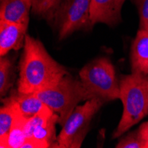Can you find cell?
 Wrapping results in <instances>:
<instances>
[{"label": "cell", "instance_id": "obj_1", "mask_svg": "<svg viewBox=\"0 0 148 148\" xmlns=\"http://www.w3.org/2000/svg\"><path fill=\"white\" fill-rule=\"evenodd\" d=\"M17 90L36 93L55 86L69 72L53 60L38 39L27 35L19 65Z\"/></svg>", "mask_w": 148, "mask_h": 148}, {"label": "cell", "instance_id": "obj_2", "mask_svg": "<svg viewBox=\"0 0 148 148\" xmlns=\"http://www.w3.org/2000/svg\"><path fill=\"white\" fill-rule=\"evenodd\" d=\"M119 82L123 112L113 138L123 136L148 115V74L131 73L122 75Z\"/></svg>", "mask_w": 148, "mask_h": 148}, {"label": "cell", "instance_id": "obj_3", "mask_svg": "<svg viewBox=\"0 0 148 148\" xmlns=\"http://www.w3.org/2000/svg\"><path fill=\"white\" fill-rule=\"evenodd\" d=\"M46 106L59 114V124L64 125L79 103L93 99L80 78L69 73L51 88L36 93Z\"/></svg>", "mask_w": 148, "mask_h": 148}, {"label": "cell", "instance_id": "obj_4", "mask_svg": "<svg viewBox=\"0 0 148 148\" xmlns=\"http://www.w3.org/2000/svg\"><path fill=\"white\" fill-rule=\"evenodd\" d=\"M79 78L93 99L104 103L120 99V82L107 58H97L87 63L81 69Z\"/></svg>", "mask_w": 148, "mask_h": 148}, {"label": "cell", "instance_id": "obj_5", "mask_svg": "<svg viewBox=\"0 0 148 148\" xmlns=\"http://www.w3.org/2000/svg\"><path fill=\"white\" fill-rule=\"evenodd\" d=\"M105 103L99 99H91L78 105L62 126L57 138V147L80 148L90 128V123Z\"/></svg>", "mask_w": 148, "mask_h": 148}, {"label": "cell", "instance_id": "obj_6", "mask_svg": "<svg viewBox=\"0 0 148 148\" xmlns=\"http://www.w3.org/2000/svg\"><path fill=\"white\" fill-rule=\"evenodd\" d=\"M91 2L92 0H62L51 21L60 40L75 31L91 29Z\"/></svg>", "mask_w": 148, "mask_h": 148}, {"label": "cell", "instance_id": "obj_7", "mask_svg": "<svg viewBox=\"0 0 148 148\" xmlns=\"http://www.w3.org/2000/svg\"><path fill=\"white\" fill-rule=\"evenodd\" d=\"M29 23L0 21V56L24 46Z\"/></svg>", "mask_w": 148, "mask_h": 148}, {"label": "cell", "instance_id": "obj_8", "mask_svg": "<svg viewBox=\"0 0 148 148\" xmlns=\"http://www.w3.org/2000/svg\"><path fill=\"white\" fill-rule=\"evenodd\" d=\"M125 0H92L90 20L94 26L104 23L110 27L117 25L122 19V8Z\"/></svg>", "mask_w": 148, "mask_h": 148}, {"label": "cell", "instance_id": "obj_9", "mask_svg": "<svg viewBox=\"0 0 148 148\" xmlns=\"http://www.w3.org/2000/svg\"><path fill=\"white\" fill-rule=\"evenodd\" d=\"M131 72L148 74V31L139 29L130 50Z\"/></svg>", "mask_w": 148, "mask_h": 148}, {"label": "cell", "instance_id": "obj_10", "mask_svg": "<svg viewBox=\"0 0 148 148\" xmlns=\"http://www.w3.org/2000/svg\"><path fill=\"white\" fill-rule=\"evenodd\" d=\"M31 0H0V21L29 23Z\"/></svg>", "mask_w": 148, "mask_h": 148}, {"label": "cell", "instance_id": "obj_11", "mask_svg": "<svg viewBox=\"0 0 148 148\" xmlns=\"http://www.w3.org/2000/svg\"><path fill=\"white\" fill-rule=\"evenodd\" d=\"M9 97L15 101L21 113L28 119L39 113L45 106L36 93H21L16 89L10 90Z\"/></svg>", "mask_w": 148, "mask_h": 148}, {"label": "cell", "instance_id": "obj_12", "mask_svg": "<svg viewBox=\"0 0 148 148\" xmlns=\"http://www.w3.org/2000/svg\"><path fill=\"white\" fill-rule=\"evenodd\" d=\"M59 114L54 113L43 125L34 131L33 136L29 138L36 141L38 148L57 147L55 124L59 123Z\"/></svg>", "mask_w": 148, "mask_h": 148}, {"label": "cell", "instance_id": "obj_13", "mask_svg": "<svg viewBox=\"0 0 148 148\" xmlns=\"http://www.w3.org/2000/svg\"><path fill=\"white\" fill-rule=\"evenodd\" d=\"M18 106L9 96L4 98L3 106L0 108V147L5 148L11 128L14 122Z\"/></svg>", "mask_w": 148, "mask_h": 148}, {"label": "cell", "instance_id": "obj_14", "mask_svg": "<svg viewBox=\"0 0 148 148\" xmlns=\"http://www.w3.org/2000/svg\"><path fill=\"white\" fill-rule=\"evenodd\" d=\"M16 56L6 54L0 58V95L6 97L10 92L15 78Z\"/></svg>", "mask_w": 148, "mask_h": 148}, {"label": "cell", "instance_id": "obj_15", "mask_svg": "<svg viewBox=\"0 0 148 148\" xmlns=\"http://www.w3.org/2000/svg\"><path fill=\"white\" fill-rule=\"evenodd\" d=\"M28 118H26L20 111L16 114L14 122L11 128L5 148H21L22 145L27 139L26 137V123Z\"/></svg>", "mask_w": 148, "mask_h": 148}, {"label": "cell", "instance_id": "obj_16", "mask_svg": "<svg viewBox=\"0 0 148 148\" xmlns=\"http://www.w3.org/2000/svg\"><path fill=\"white\" fill-rule=\"evenodd\" d=\"M62 0H31L32 11L35 14L52 21Z\"/></svg>", "mask_w": 148, "mask_h": 148}, {"label": "cell", "instance_id": "obj_17", "mask_svg": "<svg viewBox=\"0 0 148 148\" xmlns=\"http://www.w3.org/2000/svg\"><path fill=\"white\" fill-rule=\"evenodd\" d=\"M54 114L48 106H45L43 109L35 114L34 116L29 118L26 123V137L29 138L33 136L34 131L41 125H43L46 121Z\"/></svg>", "mask_w": 148, "mask_h": 148}, {"label": "cell", "instance_id": "obj_18", "mask_svg": "<svg viewBox=\"0 0 148 148\" xmlns=\"http://www.w3.org/2000/svg\"><path fill=\"white\" fill-rule=\"evenodd\" d=\"M116 148H145L143 139L138 129L128 132L119 140L115 145Z\"/></svg>", "mask_w": 148, "mask_h": 148}, {"label": "cell", "instance_id": "obj_19", "mask_svg": "<svg viewBox=\"0 0 148 148\" xmlns=\"http://www.w3.org/2000/svg\"><path fill=\"white\" fill-rule=\"evenodd\" d=\"M136 5L139 12V29L148 31V0H138Z\"/></svg>", "mask_w": 148, "mask_h": 148}, {"label": "cell", "instance_id": "obj_20", "mask_svg": "<svg viewBox=\"0 0 148 148\" xmlns=\"http://www.w3.org/2000/svg\"><path fill=\"white\" fill-rule=\"evenodd\" d=\"M138 130L140 133V136L143 139L145 148H148V122L142 123L138 127Z\"/></svg>", "mask_w": 148, "mask_h": 148}, {"label": "cell", "instance_id": "obj_21", "mask_svg": "<svg viewBox=\"0 0 148 148\" xmlns=\"http://www.w3.org/2000/svg\"><path fill=\"white\" fill-rule=\"evenodd\" d=\"M130 1H131L132 3H134V4L136 5V4L138 3V0H130Z\"/></svg>", "mask_w": 148, "mask_h": 148}]
</instances>
